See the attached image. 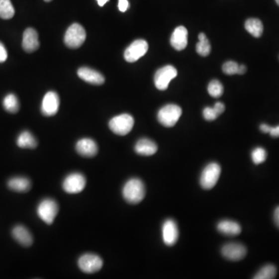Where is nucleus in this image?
Returning <instances> with one entry per match:
<instances>
[{"label": "nucleus", "mask_w": 279, "mask_h": 279, "mask_svg": "<svg viewBox=\"0 0 279 279\" xmlns=\"http://www.w3.org/2000/svg\"><path fill=\"white\" fill-rule=\"evenodd\" d=\"M123 196L130 204L141 202L145 197V186L141 179H130L123 188Z\"/></svg>", "instance_id": "f257e3e1"}, {"label": "nucleus", "mask_w": 279, "mask_h": 279, "mask_svg": "<svg viewBox=\"0 0 279 279\" xmlns=\"http://www.w3.org/2000/svg\"><path fill=\"white\" fill-rule=\"evenodd\" d=\"M182 108L176 104H169L162 107L158 112V119L165 127H174L181 117Z\"/></svg>", "instance_id": "f03ea898"}, {"label": "nucleus", "mask_w": 279, "mask_h": 279, "mask_svg": "<svg viewBox=\"0 0 279 279\" xmlns=\"http://www.w3.org/2000/svg\"><path fill=\"white\" fill-rule=\"evenodd\" d=\"M134 119L131 115L127 113L119 115L110 119L109 123V129L115 134L125 136L128 134L134 127Z\"/></svg>", "instance_id": "7ed1b4c3"}, {"label": "nucleus", "mask_w": 279, "mask_h": 279, "mask_svg": "<svg viewBox=\"0 0 279 279\" xmlns=\"http://www.w3.org/2000/svg\"><path fill=\"white\" fill-rule=\"evenodd\" d=\"M221 174V168L219 164L212 162L205 166L200 176V185L204 189H212Z\"/></svg>", "instance_id": "20e7f679"}, {"label": "nucleus", "mask_w": 279, "mask_h": 279, "mask_svg": "<svg viewBox=\"0 0 279 279\" xmlns=\"http://www.w3.org/2000/svg\"><path fill=\"white\" fill-rule=\"evenodd\" d=\"M86 39V32L83 26L79 23L71 25L65 33V44L70 48H79L83 45Z\"/></svg>", "instance_id": "39448f33"}, {"label": "nucleus", "mask_w": 279, "mask_h": 279, "mask_svg": "<svg viewBox=\"0 0 279 279\" xmlns=\"http://www.w3.org/2000/svg\"><path fill=\"white\" fill-rule=\"evenodd\" d=\"M37 215L47 224H52L58 212V205L52 198H44L39 203Z\"/></svg>", "instance_id": "423d86ee"}, {"label": "nucleus", "mask_w": 279, "mask_h": 279, "mask_svg": "<svg viewBox=\"0 0 279 279\" xmlns=\"http://www.w3.org/2000/svg\"><path fill=\"white\" fill-rule=\"evenodd\" d=\"M86 186V177L81 173H72L64 179L62 187L67 193L78 194L84 190Z\"/></svg>", "instance_id": "0eeeda50"}, {"label": "nucleus", "mask_w": 279, "mask_h": 279, "mask_svg": "<svg viewBox=\"0 0 279 279\" xmlns=\"http://www.w3.org/2000/svg\"><path fill=\"white\" fill-rule=\"evenodd\" d=\"M79 269L87 274H93L102 269L103 262L102 258L94 254H85L79 258L78 262Z\"/></svg>", "instance_id": "6e6552de"}, {"label": "nucleus", "mask_w": 279, "mask_h": 279, "mask_svg": "<svg viewBox=\"0 0 279 279\" xmlns=\"http://www.w3.org/2000/svg\"><path fill=\"white\" fill-rule=\"evenodd\" d=\"M178 72L172 65H166L162 69H158L155 73V84L159 90H166L172 79L177 76Z\"/></svg>", "instance_id": "1a4fd4ad"}, {"label": "nucleus", "mask_w": 279, "mask_h": 279, "mask_svg": "<svg viewBox=\"0 0 279 279\" xmlns=\"http://www.w3.org/2000/svg\"><path fill=\"white\" fill-rule=\"evenodd\" d=\"M148 51L147 41L139 39L132 43L124 52V58L127 62L133 63L142 58Z\"/></svg>", "instance_id": "9d476101"}, {"label": "nucleus", "mask_w": 279, "mask_h": 279, "mask_svg": "<svg viewBox=\"0 0 279 279\" xmlns=\"http://www.w3.org/2000/svg\"><path fill=\"white\" fill-rule=\"evenodd\" d=\"M221 253L227 260L237 262L242 260L247 255V248L240 243H228L222 248Z\"/></svg>", "instance_id": "9b49d317"}, {"label": "nucleus", "mask_w": 279, "mask_h": 279, "mask_svg": "<svg viewBox=\"0 0 279 279\" xmlns=\"http://www.w3.org/2000/svg\"><path fill=\"white\" fill-rule=\"evenodd\" d=\"M60 98L55 92H48L44 98L41 105V112L46 116H55L59 109Z\"/></svg>", "instance_id": "f8f14e48"}, {"label": "nucleus", "mask_w": 279, "mask_h": 279, "mask_svg": "<svg viewBox=\"0 0 279 279\" xmlns=\"http://www.w3.org/2000/svg\"><path fill=\"white\" fill-rule=\"evenodd\" d=\"M179 232L177 223L173 220H166L162 226V238L167 246H173L179 239Z\"/></svg>", "instance_id": "ddd939ff"}, {"label": "nucleus", "mask_w": 279, "mask_h": 279, "mask_svg": "<svg viewBox=\"0 0 279 279\" xmlns=\"http://www.w3.org/2000/svg\"><path fill=\"white\" fill-rule=\"evenodd\" d=\"M76 149L79 155L85 158H93L98 153V145L90 138H83L76 143Z\"/></svg>", "instance_id": "4468645a"}, {"label": "nucleus", "mask_w": 279, "mask_h": 279, "mask_svg": "<svg viewBox=\"0 0 279 279\" xmlns=\"http://www.w3.org/2000/svg\"><path fill=\"white\" fill-rule=\"evenodd\" d=\"M171 45L177 50L183 51L188 44V30L183 26H178L171 37Z\"/></svg>", "instance_id": "2eb2a0df"}, {"label": "nucleus", "mask_w": 279, "mask_h": 279, "mask_svg": "<svg viewBox=\"0 0 279 279\" xmlns=\"http://www.w3.org/2000/svg\"><path fill=\"white\" fill-rule=\"evenodd\" d=\"M22 46L23 50L27 53H33L38 49L40 47L38 34L34 29L27 28L25 30L23 35Z\"/></svg>", "instance_id": "dca6fc26"}, {"label": "nucleus", "mask_w": 279, "mask_h": 279, "mask_svg": "<svg viewBox=\"0 0 279 279\" xmlns=\"http://www.w3.org/2000/svg\"><path fill=\"white\" fill-rule=\"evenodd\" d=\"M78 76L80 79L90 84L98 86L105 83V78L101 73L90 68L84 67L79 69L78 70Z\"/></svg>", "instance_id": "f3484780"}, {"label": "nucleus", "mask_w": 279, "mask_h": 279, "mask_svg": "<svg viewBox=\"0 0 279 279\" xmlns=\"http://www.w3.org/2000/svg\"><path fill=\"white\" fill-rule=\"evenodd\" d=\"M12 235L13 238L23 247H30L34 241L31 233L29 231L28 229L22 225H17L12 229Z\"/></svg>", "instance_id": "a211bd4d"}, {"label": "nucleus", "mask_w": 279, "mask_h": 279, "mask_svg": "<svg viewBox=\"0 0 279 279\" xmlns=\"http://www.w3.org/2000/svg\"><path fill=\"white\" fill-rule=\"evenodd\" d=\"M134 150L137 154L141 156H151L158 151V145L150 139L142 138L137 141Z\"/></svg>", "instance_id": "6ab92c4d"}, {"label": "nucleus", "mask_w": 279, "mask_h": 279, "mask_svg": "<svg viewBox=\"0 0 279 279\" xmlns=\"http://www.w3.org/2000/svg\"><path fill=\"white\" fill-rule=\"evenodd\" d=\"M217 230L224 235L237 236L241 234L242 229L237 222L224 220L218 223Z\"/></svg>", "instance_id": "aec40b11"}, {"label": "nucleus", "mask_w": 279, "mask_h": 279, "mask_svg": "<svg viewBox=\"0 0 279 279\" xmlns=\"http://www.w3.org/2000/svg\"><path fill=\"white\" fill-rule=\"evenodd\" d=\"M8 187L17 192H26L31 188L30 179L26 177H14L9 179Z\"/></svg>", "instance_id": "412c9836"}, {"label": "nucleus", "mask_w": 279, "mask_h": 279, "mask_svg": "<svg viewBox=\"0 0 279 279\" xmlns=\"http://www.w3.org/2000/svg\"><path fill=\"white\" fill-rule=\"evenodd\" d=\"M18 147L20 148H27V149H34L37 148V139L29 131L22 132L17 137L16 141Z\"/></svg>", "instance_id": "4be33fe9"}, {"label": "nucleus", "mask_w": 279, "mask_h": 279, "mask_svg": "<svg viewBox=\"0 0 279 279\" xmlns=\"http://www.w3.org/2000/svg\"><path fill=\"white\" fill-rule=\"evenodd\" d=\"M245 29L254 37H260L263 34V23L260 19L251 18L245 22Z\"/></svg>", "instance_id": "5701e85b"}, {"label": "nucleus", "mask_w": 279, "mask_h": 279, "mask_svg": "<svg viewBox=\"0 0 279 279\" xmlns=\"http://www.w3.org/2000/svg\"><path fill=\"white\" fill-rule=\"evenodd\" d=\"M225 110L224 104L217 102L213 107H205L203 109V117L208 121L215 120Z\"/></svg>", "instance_id": "b1692460"}, {"label": "nucleus", "mask_w": 279, "mask_h": 279, "mask_svg": "<svg viewBox=\"0 0 279 279\" xmlns=\"http://www.w3.org/2000/svg\"><path fill=\"white\" fill-rule=\"evenodd\" d=\"M277 275V269L273 265H266L254 276L255 279H273Z\"/></svg>", "instance_id": "393cba45"}, {"label": "nucleus", "mask_w": 279, "mask_h": 279, "mask_svg": "<svg viewBox=\"0 0 279 279\" xmlns=\"http://www.w3.org/2000/svg\"><path fill=\"white\" fill-rule=\"evenodd\" d=\"M199 42L196 44V51L198 55L202 57H206L209 55L211 51V45L209 40L203 33H201L198 35Z\"/></svg>", "instance_id": "a878e982"}, {"label": "nucleus", "mask_w": 279, "mask_h": 279, "mask_svg": "<svg viewBox=\"0 0 279 279\" xmlns=\"http://www.w3.org/2000/svg\"><path fill=\"white\" fill-rule=\"evenodd\" d=\"M15 9L10 0H0V18L9 19L13 17Z\"/></svg>", "instance_id": "bb28decb"}, {"label": "nucleus", "mask_w": 279, "mask_h": 279, "mask_svg": "<svg viewBox=\"0 0 279 279\" xmlns=\"http://www.w3.org/2000/svg\"><path fill=\"white\" fill-rule=\"evenodd\" d=\"M3 107L10 113H16L19 109V100L14 94H9L4 98Z\"/></svg>", "instance_id": "cd10ccee"}, {"label": "nucleus", "mask_w": 279, "mask_h": 279, "mask_svg": "<svg viewBox=\"0 0 279 279\" xmlns=\"http://www.w3.org/2000/svg\"><path fill=\"white\" fill-rule=\"evenodd\" d=\"M208 93L213 98H219L223 95V85L218 80H212L208 86Z\"/></svg>", "instance_id": "c85d7f7f"}, {"label": "nucleus", "mask_w": 279, "mask_h": 279, "mask_svg": "<svg viewBox=\"0 0 279 279\" xmlns=\"http://www.w3.org/2000/svg\"><path fill=\"white\" fill-rule=\"evenodd\" d=\"M267 156L266 150L261 147L255 148L251 152V159L255 165H261L265 162Z\"/></svg>", "instance_id": "c756f323"}, {"label": "nucleus", "mask_w": 279, "mask_h": 279, "mask_svg": "<svg viewBox=\"0 0 279 279\" xmlns=\"http://www.w3.org/2000/svg\"><path fill=\"white\" fill-rule=\"evenodd\" d=\"M239 65L233 61L225 62L223 65V72L228 76L238 74Z\"/></svg>", "instance_id": "7c9ffc66"}, {"label": "nucleus", "mask_w": 279, "mask_h": 279, "mask_svg": "<svg viewBox=\"0 0 279 279\" xmlns=\"http://www.w3.org/2000/svg\"><path fill=\"white\" fill-rule=\"evenodd\" d=\"M7 51L5 49L3 44L0 42V63L5 62L7 59Z\"/></svg>", "instance_id": "2f4dec72"}, {"label": "nucleus", "mask_w": 279, "mask_h": 279, "mask_svg": "<svg viewBox=\"0 0 279 279\" xmlns=\"http://www.w3.org/2000/svg\"><path fill=\"white\" fill-rule=\"evenodd\" d=\"M129 7V2L127 0H119L118 8L120 12H126Z\"/></svg>", "instance_id": "473e14b6"}, {"label": "nucleus", "mask_w": 279, "mask_h": 279, "mask_svg": "<svg viewBox=\"0 0 279 279\" xmlns=\"http://www.w3.org/2000/svg\"><path fill=\"white\" fill-rule=\"evenodd\" d=\"M269 134L272 137H279V125L276 127H271Z\"/></svg>", "instance_id": "72a5a7b5"}, {"label": "nucleus", "mask_w": 279, "mask_h": 279, "mask_svg": "<svg viewBox=\"0 0 279 279\" xmlns=\"http://www.w3.org/2000/svg\"><path fill=\"white\" fill-rule=\"evenodd\" d=\"M271 127L269 125L265 124V123H262L260 126L261 131L263 132L265 134H269V131H270Z\"/></svg>", "instance_id": "f704fd0d"}, {"label": "nucleus", "mask_w": 279, "mask_h": 279, "mask_svg": "<svg viewBox=\"0 0 279 279\" xmlns=\"http://www.w3.org/2000/svg\"><path fill=\"white\" fill-rule=\"evenodd\" d=\"M274 220L276 226L279 228V206L276 208L274 212Z\"/></svg>", "instance_id": "c9c22d12"}, {"label": "nucleus", "mask_w": 279, "mask_h": 279, "mask_svg": "<svg viewBox=\"0 0 279 279\" xmlns=\"http://www.w3.org/2000/svg\"><path fill=\"white\" fill-rule=\"evenodd\" d=\"M247 72V67L244 65H239L238 75L245 74Z\"/></svg>", "instance_id": "e433bc0d"}, {"label": "nucleus", "mask_w": 279, "mask_h": 279, "mask_svg": "<svg viewBox=\"0 0 279 279\" xmlns=\"http://www.w3.org/2000/svg\"><path fill=\"white\" fill-rule=\"evenodd\" d=\"M108 1H109V0H97L98 5H100V6H103Z\"/></svg>", "instance_id": "4c0bfd02"}, {"label": "nucleus", "mask_w": 279, "mask_h": 279, "mask_svg": "<svg viewBox=\"0 0 279 279\" xmlns=\"http://www.w3.org/2000/svg\"><path fill=\"white\" fill-rule=\"evenodd\" d=\"M44 1H45V2H51V1H52V0H44Z\"/></svg>", "instance_id": "58836bf2"}, {"label": "nucleus", "mask_w": 279, "mask_h": 279, "mask_svg": "<svg viewBox=\"0 0 279 279\" xmlns=\"http://www.w3.org/2000/svg\"><path fill=\"white\" fill-rule=\"evenodd\" d=\"M276 2H277L278 5H279V0H276Z\"/></svg>", "instance_id": "ea45409f"}]
</instances>
